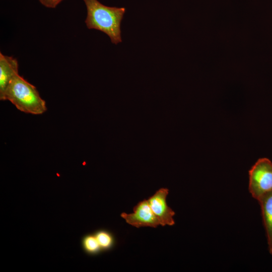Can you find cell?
Listing matches in <instances>:
<instances>
[{"label":"cell","instance_id":"6da1fadb","mask_svg":"<svg viewBox=\"0 0 272 272\" xmlns=\"http://www.w3.org/2000/svg\"><path fill=\"white\" fill-rule=\"evenodd\" d=\"M83 1L87 8L85 22L87 28L104 33L115 45L121 42L120 26L125 8L106 6L98 0Z\"/></svg>","mask_w":272,"mask_h":272},{"label":"cell","instance_id":"7a4b0ae2","mask_svg":"<svg viewBox=\"0 0 272 272\" xmlns=\"http://www.w3.org/2000/svg\"><path fill=\"white\" fill-rule=\"evenodd\" d=\"M11 102L19 110L28 114L40 115L47 110L45 101L36 87L19 74L12 80L3 100Z\"/></svg>","mask_w":272,"mask_h":272},{"label":"cell","instance_id":"3957f363","mask_svg":"<svg viewBox=\"0 0 272 272\" xmlns=\"http://www.w3.org/2000/svg\"><path fill=\"white\" fill-rule=\"evenodd\" d=\"M248 189L257 201L272 191V162L269 159H259L249 170Z\"/></svg>","mask_w":272,"mask_h":272},{"label":"cell","instance_id":"277c9868","mask_svg":"<svg viewBox=\"0 0 272 272\" xmlns=\"http://www.w3.org/2000/svg\"><path fill=\"white\" fill-rule=\"evenodd\" d=\"M121 217L128 224L137 228L145 226L156 228L161 225L159 220L152 211L148 200H144L135 206L133 213L127 214L123 213Z\"/></svg>","mask_w":272,"mask_h":272},{"label":"cell","instance_id":"5b68a950","mask_svg":"<svg viewBox=\"0 0 272 272\" xmlns=\"http://www.w3.org/2000/svg\"><path fill=\"white\" fill-rule=\"evenodd\" d=\"M168 194V189L161 188L148 199L152 211L162 226H172L175 224L173 219L175 212L168 206L166 201Z\"/></svg>","mask_w":272,"mask_h":272},{"label":"cell","instance_id":"8992f818","mask_svg":"<svg viewBox=\"0 0 272 272\" xmlns=\"http://www.w3.org/2000/svg\"><path fill=\"white\" fill-rule=\"evenodd\" d=\"M17 60L0 53V99L3 98L6 90L13 78L18 74Z\"/></svg>","mask_w":272,"mask_h":272},{"label":"cell","instance_id":"52a82bcc","mask_svg":"<svg viewBox=\"0 0 272 272\" xmlns=\"http://www.w3.org/2000/svg\"><path fill=\"white\" fill-rule=\"evenodd\" d=\"M258 202L260 206L268 251L272 255V191L263 196Z\"/></svg>","mask_w":272,"mask_h":272},{"label":"cell","instance_id":"ba28073f","mask_svg":"<svg viewBox=\"0 0 272 272\" xmlns=\"http://www.w3.org/2000/svg\"><path fill=\"white\" fill-rule=\"evenodd\" d=\"M82 246L86 253L91 254L97 253L101 249L95 234H88L83 237Z\"/></svg>","mask_w":272,"mask_h":272},{"label":"cell","instance_id":"9c48e42d","mask_svg":"<svg viewBox=\"0 0 272 272\" xmlns=\"http://www.w3.org/2000/svg\"><path fill=\"white\" fill-rule=\"evenodd\" d=\"M95 235L101 249H107L112 246L113 242V238L108 232L99 231Z\"/></svg>","mask_w":272,"mask_h":272},{"label":"cell","instance_id":"30bf717a","mask_svg":"<svg viewBox=\"0 0 272 272\" xmlns=\"http://www.w3.org/2000/svg\"><path fill=\"white\" fill-rule=\"evenodd\" d=\"M44 6L49 8H55L63 0H39Z\"/></svg>","mask_w":272,"mask_h":272}]
</instances>
